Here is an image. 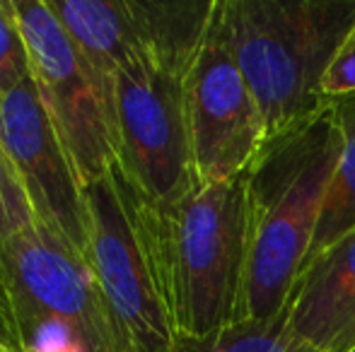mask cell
Wrapping results in <instances>:
<instances>
[{
    "mask_svg": "<svg viewBox=\"0 0 355 352\" xmlns=\"http://www.w3.org/2000/svg\"><path fill=\"white\" fill-rule=\"evenodd\" d=\"M336 104L266 138L244 174L249 256L242 321L283 314L293 285L312 254L319 217L341 157Z\"/></svg>",
    "mask_w": 355,
    "mask_h": 352,
    "instance_id": "obj_1",
    "label": "cell"
},
{
    "mask_svg": "<svg viewBox=\"0 0 355 352\" xmlns=\"http://www.w3.org/2000/svg\"><path fill=\"white\" fill-rule=\"evenodd\" d=\"M220 22L268 138L327 104L322 87L355 24V0H220Z\"/></svg>",
    "mask_w": 355,
    "mask_h": 352,
    "instance_id": "obj_2",
    "label": "cell"
},
{
    "mask_svg": "<svg viewBox=\"0 0 355 352\" xmlns=\"http://www.w3.org/2000/svg\"><path fill=\"white\" fill-rule=\"evenodd\" d=\"M150 212L177 335H208L239 324L249 256L244 176L198 183L177 205Z\"/></svg>",
    "mask_w": 355,
    "mask_h": 352,
    "instance_id": "obj_3",
    "label": "cell"
},
{
    "mask_svg": "<svg viewBox=\"0 0 355 352\" xmlns=\"http://www.w3.org/2000/svg\"><path fill=\"white\" fill-rule=\"evenodd\" d=\"M0 328L12 352H126L92 268L42 222L0 244Z\"/></svg>",
    "mask_w": 355,
    "mask_h": 352,
    "instance_id": "obj_4",
    "label": "cell"
},
{
    "mask_svg": "<svg viewBox=\"0 0 355 352\" xmlns=\"http://www.w3.org/2000/svg\"><path fill=\"white\" fill-rule=\"evenodd\" d=\"M89 259L126 352H174L177 328L159 270L153 212L114 162L85 188Z\"/></svg>",
    "mask_w": 355,
    "mask_h": 352,
    "instance_id": "obj_5",
    "label": "cell"
},
{
    "mask_svg": "<svg viewBox=\"0 0 355 352\" xmlns=\"http://www.w3.org/2000/svg\"><path fill=\"white\" fill-rule=\"evenodd\" d=\"M184 77L143 56L131 58L116 73V165L155 210L177 205L198 186Z\"/></svg>",
    "mask_w": 355,
    "mask_h": 352,
    "instance_id": "obj_6",
    "label": "cell"
},
{
    "mask_svg": "<svg viewBox=\"0 0 355 352\" xmlns=\"http://www.w3.org/2000/svg\"><path fill=\"white\" fill-rule=\"evenodd\" d=\"M39 97L83 188L116 162L114 104L46 0H12Z\"/></svg>",
    "mask_w": 355,
    "mask_h": 352,
    "instance_id": "obj_7",
    "label": "cell"
},
{
    "mask_svg": "<svg viewBox=\"0 0 355 352\" xmlns=\"http://www.w3.org/2000/svg\"><path fill=\"white\" fill-rule=\"evenodd\" d=\"M184 102L198 183L247 174L266 142V121L227 46L220 0L201 51L184 77Z\"/></svg>",
    "mask_w": 355,
    "mask_h": 352,
    "instance_id": "obj_8",
    "label": "cell"
},
{
    "mask_svg": "<svg viewBox=\"0 0 355 352\" xmlns=\"http://www.w3.org/2000/svg\"><path fill=\"white\" fill-rule=\"evenodd\" d=\"M0 142L22 176L37 222L87 261L89 217L85 188L44 109L34 77L0 97Z\"/></svg>",
    "mask_w": 355,
    "mask_h": 352,
    "instance_id": "obj_9",
    "label": "cell"
},
{
    "mask_svg": "<svg viewBox=\"0 0 355 352\" xmlns=\"http://www.w3.org/2000/svg\"><path fill=\"white\" fill-rule=\"evenodd\" d=\"M283 311L314 352H355V230L309 256Z\"/></svg>",
    "mask_w": 355,
    "mask_h": 352,
    "instance_id": "obj_10",
    "label": "cell"
},
{
    "mask_svg": "<svg viewBox=\"0 0 355 352\" xmlns=\"http://www.w3.org/2000/svg\"><path fill=\"white\" fill-rule=\"evenodd\" d=\"M114 104L116 73L141 56L128 0H46Z\"/></svg>",
    "mask_w": 355,
    "mask_h": 352,
    "instance_id": "obj_11",
    "label": "cell"
},
{
    "mask_svg": "<svg viewBox=\"0 0 355 352\" xmlns=\"http://www.w3.org/2000/svg\"><path fill=\"white\" fill-rule=\"evenodd\" d=\"M128 5H131L141 56L187 75L211 29L218 0H201V3L128 0Z\"/></svg>",
    "mask_w": 355,
    "mask_h": 352,
    "instance_id": "obj_12",
    "label": "cell"
},
{
    "mask_svg": "<svg viewBox=\"0 0 355 352\" xmlns=\"http://www.w3.org/2000/svg\"><path fill=\"white\" fill-rule=\"evenodd\" d=\"M334 104H336L338 123H341L343 145L336 174H334L322 217H319L312 254H319L329 244L355 230V92L334 97Z\"/></svg>",
    "mask_w": 355,
    "mask_h": 352,
    "instance_id": "obj_13",
    "label": "cell"
},
{
    "mask_svg": "<svg viewBox=\"0 0 355 352\" xmlns=\"http://www.w3.org/2000/svg\"><path fill=\"white\" fill-rule=\"evenodd\" d=\"M174 352H314L288 328L285 311L263 321H239L208 335H177Z\"/></svg>",
    "mask_w": 355,
    "mask_h": 352,
    "instance_id": "obj_14",
    "label": "cell"
},
{
    "mask_svg": "<svg viewBox=\"0 0 355 352\" xmlns=\"http://www.w3.org/2000/svg\"><path fill=\"white\" fill-rule=\"evenodd\" d=\"M32 80V61L12 0H0V97Z\"/></svg>",
    "mask_w": 355,
    "mask_h": 352,
    "instance_id": "obj_15",
    "label": "cell"
},
{
    "mask_svg": "<svg viewBox=\"0 0 355 352\" xmlns=\"http://www.w3.org/2000/svg\"><path fill=\"white\" fill-rule=\"evenodd\" d=\"M32 225H37V217H34L27 188L8 150L0 142V244L15 239Z\"/></svg>",
    "mask_w": 355,
    "mask_h": 352,
    "instance_id": "obj_16",
    "label": "cell"
},
{
    "mask_svg": "<svg viewBox=\"0 0 355 352\" xmlns=\"http://www.w3.org/2000/svg\"><path fill=\"white\" fill-rule=\"evenodd\" d=\"M322 89L327 99L343 97V94L355 92V24L351 32H348L338 56L334 58Z\"/></svg>",
    "mask_w": 355,
    "mask_h": 352,
    "instance_id": "obj_17",
    "label": "cell"
},
{
    "mask_svg": "<svg viewBox=\"0 0 355 352\" xmlns=\"http://www.w3.org/2000/svg\"><path fill=\"white\" fill-rule=\"evenodd\" d=\"M0 352H12V348L8 345V340L3 338V333H0Z\"/></svg>",
    "mask_w": 355,
    "mask_h": 352,
    "instance_id": "obj_18",
    "label": "cell"
}]
</instances>
